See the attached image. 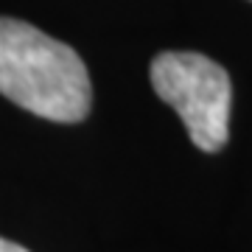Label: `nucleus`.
<instances>
[{
	"instance_id": "1",
	"label": "nucleus",
	"mask_w": 252,
	"mask_h": 252,
	"mask_svg": "<svg viewBox=\"0 0 252 252\" xmlns=\"http://www.w3.org/2000/svg\"><path fill=\"white\" fill-rule=\"evenodd\" d=\"M0 95L56 124H79L93 104L81 56L14 17H0Z\"/></svg>"
},
{
	"instance_id": "3",
	"label": "nucleus",
	"mask_w": 252,
	"mask_h": 252,
	"mask_svg": "<svg viewBox=\"0 0 252 252\" xmlns=\"http://www.w3.org/2000/svg\"><path fill=\"white\" fill-rule=\"evenodd\" d=\"M0 252H28V250L14 241H9V238H0Z\"/></svg>"
},
{
	"instance_id": "2",
	"label": "nucleus",
	"mask_w": 252,
	"mask_h": 252,
	"mask_svg": "<svg viewBox=\"0 0 252 252\" xmlns=\"http://www.w3.org/2000/svg\"><path fill=\"white\" fill-rule=\"evenodd\" d=\"M152 87L180 115L202 152H219L230 137V73L196 51H162L152 62Z\"/></svg>"
}]
</instances>
